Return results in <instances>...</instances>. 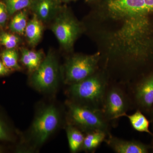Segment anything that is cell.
Masks as SVG:
<instances>
[{
	"label": "cell",
	"mask_w": 153,
	"mask_h": 153,
	"mask_svg": "<svg viewBox=\"0 0 153 153\" xmlns=\"http://www.w3.org/2000/svg\"><path fill=\"white\" fill-rule=\"evenodd\" d=\"M109 79L106 72L97 71L80 82L69 85L68 94L76 104L102 111Z\"/></svg>",
	"instance_id": "6da1fadb"
},
{
	"label": "cell",
	"mask_w": 153,
	"mask_h": 153,
	"mask_svg": "<svg viewBox=\"0 0 153 153\" xmlns=\"http://www.w3.org/2000/svg\"><path fill=\"white\" fill-rule=\"evenodd\" d=\"M69 124L87 133L94 130L103 131L111 134V123L102 111L76 104L72 101L67 103Z\"/></svg>",
	"instance_id": "7a4b0ae2"
},
{
	"label": "cell",
	"mask_w": 153,
	"mask_h": 153,
	"mask_svg": "<svg viewBox=\"0 0 153 153\" xmlns=\"http://www.w3.org/2000/svg\"><path fill=\"white\" fill-rule=\"evenodd\" d=\"M133 108L126 86L110 80L104 100L102 112L111 125Z\"/></svg>",
	"instance_id": "3957f363"
},
{
	"label": "cell",
	"mask_w": 153,
	"mask_h": 153,
	"mask_svg": "<svg viewBox=\"0 0 153 153\" xmlns=\"http://www.w3.org/2000/svg\"><path fill=\"white\" fill-rule=\"evenodd\" d=\"M133 108L149 116L153 110V68L126 85Z\"/></svg>",
	"instance_id": "277c9868"
},
{
	"label": "cell",
	"mask_w": 153,
	"mask_h": 153,
	"mask_svg": "<svg viewBox=\"0 0 153 153\" xmlns=\"http://www.w3.org/2000/svg\"><path fill=\"white\" fill-rule=\"evenodd\" d=\"M99 53L91 55H75L65 66V82L69 85L82 81L98 71Z\"/></svg>",
	"instance_id": "5b68a950"
},
{
	"label": "cell",
	"mask_w": 153,
	"mask_h": 153,
	"mask_svg": "<svg viewBox=\"0 0 153 153\" xmlns=\"http://www.w3.org/2000/svg\"><path fill=\"white\" fill-rule=\"evenodd\" d=\"M108 10L118 17L147 18L153 14V0H109Z\"/></svg>",
	"instance_id": "8992f818"
},
{
	"label": "cell",
	"mask_w": 153,
	"mask_h": 153,
	"mask_svg": "<svg viewBox=\"0 0 153 153\" xmlns=\"http://www.w3.org/2000/svg\"><path fill=\"white\" fill-rule=\"evenodd\" d=\"M58 65L54 54L49 52L44 60L34 71L32 83L36 88L46 91L54 88L57 83Z\"/></svg>",
	"instance_id": "52a82bcc"
},
{
	"label": "cell",
	"mask_w": 153,
	"mask_h": 153,
	"mask_svg": "<svg viewBox=\"0 0 153 153\" xmlns=\"http://www.w3.org/2000/svg\"><path fill=\"white\" fill-rule=\"evenodd\" d=\"M59 117L55 107L50 105L42 111L34 120L32 133L38 144L43 143L58 125Z\"/></svg>",
	"instance_id": "ba28073f"
},
{
	"label": "cell",
	"mask_w": 153,
	"mask_h": 153,
	"mask_svg": "<svg viewBox=\"0 0 153 153\" xmlns=\"http://www.w3.org/2000/svg\"><path fill=\"white\" fill-rule=\"evenodd\" d=\"M52 30L61 45L68 49L73 46L79 34V28L74 19L63 14L56 19Z\"/></svg>",
	"instance_id": "9c48e42d"
},
{
	"label": "cell",
	"mask_w": 153,
	"mask_h": 153,
	"mask_svg": "<svg viewBox=\"0 0 153 153\" xmlns=\"http://www.w3.org/2000/svg\"><path fill=\"white\" fill-rule=\"evenodd\" d=\"M104 142L116 153H149L152 151L151 145L140 141L126 140L110 134Z\"/></svg>",
	"instance_id": "30bf717a"
},
{
	"label": "cell",
	"mask_w": 153,
	"mask_h": 153,
	"mask_svg": "<svg viewBox=\"0 0 153 153\" xmlns=\"http://www.w3.org/2000/svg\"><path fill=\"white\" fill-rule=\"evenodd\" d=\"M32 4L35 15L42 21L50 19L56 9L55 0H34Z\"/></svg>",
	"instance_id": "8fae6325"
},
{
	"label": "cell",
	"mask_w": 153,
	"mask_h": 153,
	"mask_svg": "<svg viewBox=\"0 0 153 153\" xmlns=\"http://www.w3.org/2000/svg\"><path fill=\"white\" fill-rule=\"evenodd\" d=\"M108 135L105 132L94 130L86 133L82 144V149L86 152H95Z\"/></svg>",
	"instance_id": "7c38bea8"
},
{
	"label": "cell",
	"mask_w": 153,
	"mask_h": 153,
	"mask_svg": "<svg viewBox=\"0 0 153 153\" xmlns=\"http://www.w3.org/2000/svg\"><path fill=\"white\" fill-rule=\"evenodd\" d=\"M123 117L128 119L132 127L134 130L142 133H146L153 136V133L150 130V121L146 117L144 114L139 109L131 115L126 114Z\"/></svg>",
	"instance_id": "4fadbf2b"
},
{
	"label": "cell",
	"mask_w": 153,
	"mask_h": 153,
	"mask_svg": "<svg viewBox=\"0 0 153 153\" xmlns=\"http://www.w3.org/2000/svg\"><path fill=\"white\" fill-rule=\"evenodd\" d=\"M29 44L34 47L41 40L43 33V26L41 20L36 15L27 24L25 30Z\"/></svg>",
	"instance_id": "5bb4252c"
},
{
	"label": "cell",
	"mask_w": 153,
	"mask_h": 153,
	"mask_svg": "<svg viewBox=\"0 0 153 153\" xmlns=\"http://www.w3.org/2000/svg\"><path fill=\"white\" fill-rule=\"evenodd\" d=\"M66 128L69 149L71 152L76 153L82 149L85 136L81 130L74 126L69 124Z\"/></svg>",
	"instance_id": "9a60e30c"
},
{
	"label": "cell",
	"mask_w": 153,
	"mask_h": 153,
	"mask_svg": "<svg viewBox=\"0 0 153 153\" xmlns=\"http://www.w3.org/2000/svg\"><path fill=\"white\" fill-rule=\"evenodd\" d=\"M27 13L21 11L14 17L10 24V29L14 33L22 34L25 33L27 25Z\"/></svg>",
	"instance_id": "2e32d148"
},
{
	"label": "cell",
	"mask_w": 153,
	"mask_h": 153,
	"mask_svg": "<svg viewBox=\"0 0 153 153\" xmlns=\"http://www.w3.org/2000/svg\"><path fill=\"white\" fill-rule=\"evenodd\" d=\"M1 58L4 65L9 69H20L18 63V53L15 49H7L3 51L1 54Z\"/></svg>",
	"instance_id": "e0dca14e"
},
{
	"label": "cell",
	"mask_w": 153,
	"mask_h": 153,
	"mask_svg": "<svg viewBox=\"0 0 153 153\" xmlns=\"http://www.w3.org/2000/svg\"><path fill=\"white\" fill-rule=\"evenodd\" d=\"M34 0H6V6L9 15H13L18 11L29 7Z\"/></svg>",
	"instance_id": "ac0fdd59"
},
{
	"label": "cell",
	"mask_w": 153,
	"mask_h": 153,
	"mask_svg": "<svg viewBox=\"0 0 153 153\" xmlns=\"http://www.w3.org/2000/svg\"><path fill=\"white\" fill-rule=\"evenodd\" d=\"M20 42V38L18 36L5 32L0 34V44L7 49H14Z\"/></svg>",
	"instance_id": "d6986e66"
},
{
	"label": "cell",
	"mask_w": 153,
	"mask_h": 153,
	"mask_svg": "<svg viewBox=\"0 0 153 153\" xmlns=\"http://www.w3.org/2000/svg\"><path fill=\"white\" fill-rule=\"evenodd\" d=\"M22 63L28 68L30 71H35L36 70V67L30 59V56L28 55L27 49L23 48L22 50Z\"/></svg>",
	"instance_id": "ffe728a7"
},
{
	"label": "cell",
	"mask_w": 153,
	"mask_h": 153,
	"mask_svg": "<svg viewBox=\"0 0 153 153\" xmlns=\"http://www.w3.org/2000/svg\"><path fill=\"white\" fill-rule=\"evenodd\" d=\"M27 52L34 66L36 67V69H37L42 62L41 61L42 59V53L40 52H37L31 51L28 49H27Z\"/></svg>",
	"instance_id": "44dd1931"
},
{
	"label": "cell",
	"mask_w": 153,
	"mask_h": 153,
	"mask_svg": "<svg viewBox=\"0 0 153 153\" xmlns=\"http://www.w3.org/2000/svg\"><path fill=\"white\" fill-rule=\"evenodd\" d=\"M9 15L6 5L0 2V26L3 27L5 25Z\"/></svg>",
	"instance_id": "7402d4cb"
},
{
	"label": "cell",
	"mask_w": 153,
	"mask_h": 153,
	"mask_svg": "<svg viewBox=\"0 0 153 153\" xmlns=\"http://www.w3.org/2000/svg\"><path fill=\"white\" fill-rule=\"evenodd\" d=\"M10 139V137L5 126L0 120V140H8Z\"/></svg>",
	"instance_id": "603a6c76"
},
{
	"label": "cell",
	"mask_w": 153,
	"mask_h": 153,
	"mask_svg": "<svg viewBox=\"0 0 153 153\" xmlns=\"http://www.w3.org/2000/svg\"><path fill=\"white\" fill-rule=\"evenodd\" d=\"M10 72V69L6 67L3 62L0 61V76L6 75Z\"/></svg>",
	"instance_id": "cb8c5ba5"
},
{
	"label": "cell",
	"mask_w": 153,
	"mask_h": 153,
	"mask_svg": "<svg viewBox=\"0 0 153 153\" xmlns=\"http://www.w3.org/2000/svg\"><path fill=\"white\" fill-rule=\"evenodd\" d=\"M150 117V123L152 124V128L153 130V110L152 112H151L150 115H149Z\"/></svg>",
	"instance_id": "d4e9b609"
},
{
	"label": "cell",
	"mask_w": 153,
	"mask_h": 153,
	"mask_svg": "<svg viewBox=\"0 0 153 153\" xmlns=\"http://www.w3.org/2000/svg\"><path fill=\"white\" fill-rule=\"evenodd\" d=\"M152 137V144L151 145V146H152V151L153 152V135Z\"/></svg>",
	"instance_id": "484cf974"
}]
</instances>
